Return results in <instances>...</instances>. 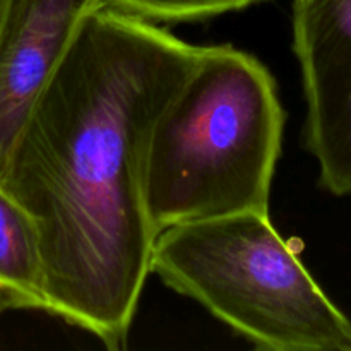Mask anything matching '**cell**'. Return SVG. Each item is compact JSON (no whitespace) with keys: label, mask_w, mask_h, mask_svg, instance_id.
I'll return each mask as SVG.
<instances>
[{"label":"cell","mask_w":351,"mask_h":351,"mask_svg":"<svg viewBox=\"0 0 351 351\" xmlns=\"http://www.w3.org/2000/svg\"><path fill=\"white\" fill-rule=\"evenodd\" d=\"M106 0H9L0 27V182L21 125L81 24Z\"/></svg>","instance_id":"5"},{"label":"cell","mask_w":351,"mask_h":351,"mask_svg":"<svg viewBox=\"0 0 351 351\" xmlns=\"http://www.w3.org/2000/svg\"><path fill=\"white\" fill-rule=\"evenodd\" d=\"M110 5L153 23H189L232 10L245 9L257 0H106Z\"/></svg>","instance_id":"7"},{"label":"cell","mask_w":351,"mask_h":351,"mask_svg":"<svg viewBox=\"0 0 351 351\" xmlns=\"http://www.w3.org/2000/svg\"><path fill=\"white\" fill-rule=\"evenodd\" d=\"M285 112L271 72L232 45L202 47L156 119L144 168L151 225L269 213Z\"/></svg>","instance_id":"2"},{"label":"cell","mask_w":351,"mask_h":351,"mask_svg":"<svg viewBox=\"0 0 351 351\" xmlns=\"http://www.w3.org/2000/svg\"><path fill=\"white\" fill-rule=\"evenodd\" d=\"M10 308H12V304H10L9 298H7L5 295H3L2 291H0V315H2L3 312L10 311Z\"/></svg>","instance_id":"8"},{"label":"cell","mask_w":351,"mask_h":351,"mask_svg":"<svg viewBox=\"0 0 351 351\" xmlns=\"http://www.w3.org/2000/svg\"><path fill=\"white\" fill-rule=\"evenodd\" d=\"M202 47L103 2L34 98L0 184L38 226L45 312L125 346L158 233L144 168L156 119Z\"/></svg>","instance_id":"1"},{"label":"cell","mask_w":351,"mask_h":351,"mask_svg":"<svg viewBox=\"0 0 351 351\" xmlns=\"http://www.w3.org/2000/svg\"><path fill=\"white\" fill-rule=\"evenodd\" d=\"M293 51L304 84V146L319 184L351 197V0H293Z\"/></svg>","instance_id":"4"},{"label":"cell","mask_w":351,"mask_h":351,"mask_svg":"<svg viewBox=\"0 0 351 351\" xmlns=\"http://www.w3.org/2000/svg\"><path fill=\"white\" fill-rule=\"evenodd\" d=\"M0 291L12 308H47L45 263L38 226L0 184Z\"/></svg>","instance_id":"6"},{"label":"cell","mask_w":351,"mask_h":351,"mask_svg":"<svg viewBox=\"0 0 351 351\" xmlns=\"http://www.w3.org/2000/svg\"><path fill=\"white\" fill-rule=\"evenodd\" d=\"M151 273L259 350L351 351V321L276 232L269 213L161 230Z\"/></svg>","instance_id":"3"},{"label":"cell","mask_w":351,"mask_h":351,"mask_svg":"<svg viewBox=\"0 0 351 351\" xmlns=\"http://www.w3.org/2000/svg\"><path fill=\"white\" fill-rule=\"evenodd\" d=\"M7 2H9V0H0V27H2V21H3V16H5Z\"/></svg>","instance_id":"9"}]
</instances>
